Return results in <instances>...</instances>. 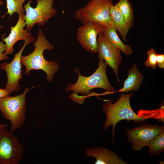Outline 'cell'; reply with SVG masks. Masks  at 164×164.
I'll return each instance as SVG.
<instances>
[{
  "label": "cell",
  "mask_w": 164,
  "mask_h": 164,
  "mask_svg": "<svg viewBox=\"0 0 164 164\" xmlns=\"http://www.w3.org/2000/svg\"><path fill=\"white\" fill-rule=\"evenodd\" d=\"M33 45L35 47L33 51L27 55L21 57V64L26 68L24 73L27 75L32 70H41L46 73L47 80L52 82L54 74L58 71L59 65L56 62L46 60L43 52L46 50H52L54 46L46 39L40 28L38 29L36 39Z\"/></svg>",
  "instance_id": "1"
},
{
  "label": "cell",
  "mask_w": 164,
  "mask_h": 164,
  "mask_svg": "<svg viewBox=\"0 0 164 164\" xmlns=\"http://www.w3.org/2000/svg\"><path fill=\"white\" fill-rule=\"evenodd\" d=\"M98 67L91 75L85 77L82 75L77 68L74 71L78 73L77 82L74 84L70 82L65 89L67 92L72 91L76 94H80L84 96L90 95V91L95 88H102L110 92H114L116 89L110 83L106 72L108 65L104 60L99 59Z\"/></svg>",
  "instance_id": "2"
},
{
  "label": "cell",
  "mask_w": 164,
  "mask_h": 164,
  "mask_svg": "<svg viewBox=\"0 0 164 164\" xmlns=\"http://www.w3.org/2000/svg\"><path fill=\"white\" fill-rule=\"evenodd\" d=\"M133 93L132 92L128 94L123 93L119 99L114 103L107 101L102 105L103 111L107 115L103 129L106 130L112 125V136L113 139L115 127L120 121L133 120L138 121L145 119L144 118L136 114L132 108L130 101Z\"/></svg>",
  "instance_id": "3"
},
{
  "label": "cell",
  "mask_w": 164,
  "mask_h": 164,
  "mask_svg": "<svg viewBox=\"0 0 164 164\" xmlns=\"http://www.w3.org/2000/svg\"><path fill=\"white\" fill-rule=\"evenodd\" d=\"M34 88L26 87L22 94L15 96H5L0 98V112L2 117L11 123L10 132L13 133L22 127L26 118V96Z\"/></svg>",
  "instance_id": "4"
},
{
  "label": "cell",
  "mask_w": 164,
  "mask_h": 164,
  "mask_svg": "<svg viewBox=\"0 0 164 164\" xmlns=\"http://www.w3.org/2000/svg\"><path fill=\"white\" fill-rule=\"evenodd\" d=\"M113 4L112 0H90L76 11L75 16L83 24L94 22L108 27L112 24L110 9Z\"/></svg>",
  "instance_id": "5"
},
{
  "label": "cell",
  "mask_w": 164,
  "mask_h": 164,
  "mask_svg": "<svg viewBox=\"0 0 164 164\" xmlns=\"http://www.w3.org/2000/svg\"><path fill=\"white\" fill-rule=\"evenodd\" d=\"M37 5L34 8L30 5L32 0H28L23 8L26 29L30 32L36 24L44 26L51 18L54 16L57 10L53 7L54 0H35Z\"/></svg>",
  "instance_id": "6"
},
{
  "label": "cell",
  "mask_w": 164,
  "mask_h": 164,
  "mask_svg": "<svg viewBox=\"0 0 164 164\" xmlns=\"http://www.w3.org/2000/svg\"><path fill=\"white\" fill-rule=\"evenodd\" d=\"M7 128L0 129V164H19L23 159L24 146Z\"/></svg>",
  "instance_id": "7"
},
{
  "label": "cell",
  "mask_w": 164,
  "mask_h": 164,
  "mask_svg": "<svg viewBox=\"0 0 164 164\" xmlns=\"http://www.w3.org/2000/svg\"><path fill=\"white\" fill-rule=\"evenodd\" d=\"M35 40L31 35L24 41V44L19 52L15 54L14 57L10 63L5 61L0 64V69L5 70L7 77V83L5 89L10 94L13 91L17 92L21 89L19 83L22 78L21 58L22 52L26 46Z\"/></svg>",
  "instance_id": "8"
},
{
  "label": "cell",
  "mask_w": 164,
  "mask_h": 164,
  "mask_svg": "<svg viewBox=\"0 0 164 164\" xmlns=\"http://www.w3.org/2000/svg\"><path fill=\"white\" fill-rule=\"evenodd\" d=\"M163 132L164 126L145 124L127 129L126 135L132 149L137 151L147 146L154 138Z\"/></svg>",
  "instance_id": "9"
},
{
  "label": "cell",
  "mask_w": 164,
  "mask_h": 164,
  "mask_svg": "<svg viewBox=\"0 0 164 164\" xmlns=\"http://www.w3.org/2000/svg\"><path fill=\"white\" fill-rule=\"evenodd\" d=\"M97 42L98 47V59L104 60L112 68L117 81L119 83L118 70L122 59L120 50L110 42L103 32L99 34Z\"/></svg>",
  "instance_id": "10"
},
{
  "label": "cell",
  "mask_w": 164,
  "mask_h": 164,
  "mask_svg": "<svg viewBox=\"0 0 164 164\" xmlns=\"http://www.w3.org/2000/svg\"><path fill=\"white\" fill-rule=\"evenodd\" d=\"M105 27L97 22H91L83 24L77 30V38L81 46L87 51L95 54L98 53L97 38Z\"/></svg>",
  "instance_id": "11"
},
{
  "label": "cell",
  "mask_w": 164,
  "mask_h": 164,
  "mask_svg": "<svg viewBox=\"0 0 164 164\" xmlns=\"http://www.w3.org/2000/svg\"><path fill=\"white\" fill-rule=\"evenodd\" d=\"M19 15L15 25L10 28L11 31L9 35L5 38V34H3L2 36V41L7 46L5 53L8 55L12 54L14 52V46L15 43L20 40L24 41L31 35L30 32L24 29L26 26L24 14Z\"/></svg>",
  "instance_id": "12"
},
{
  "label": "cell",
  "mask_w": 164,
  "mask_h": 164,
  "mask_svg": "<svg viewBox=\"0 0 164 164\" xmlns=\"http://www.w3.org/2000/svg\"><path fill=\"white\" fill-rule=\"evenodd\" d=\"M85 153L87 156H92L96 159L95 164H127L114 151L103 147L87 149Z\"/></svg>",
  "instance_id": "13"
},
{
  "label": "cell",
  "mask_w": 164,
  "mask_h": 164,
  "mask_svg": "<svg viewBox=\"0 0 164 164\" xmlns=\"http://www.w3.org/2000/svg\"><path fill=\"white\" fill-rule=\"evenodd\" d=\"M127 75L123 87L118 91L124 92L137 91L140 88L144 77L136 64H133L131 68L128 70Z\"/></svg>",
  "instance_id": "14"
},
{
  "label": "cell",
  "mask_w": 164,
  "mask_h": 164,
  "mask_svg": "<svg viewBox=\"0 0 164 164\" xmlns=\"http://www.w3.org/2000/svg\"><path fill=\"white\" fill-rule=\"evenodd\" d=\"M110 13L112 24L119 32L123 39L126 41L128 32L130 28L115 5L113 4L111 6Z\"/></svg>",
  "instance_id": "15"
},
{
  "label": "cell",
  "mask_w": 164,
  "mask_h": 164,
  "mask_svg": "<svg viewBox=\"0 0 164 164\" xmlns=\"http://www.w3.org/2000/svg\"><path fill=\"white\" fill-rule=\"evenodd\" d=\"M117 30L112 25L108 27H105L103 32L106 38L113 44L119 48L121 51L126 55H129L133 52L131 47L125 44L118 36Z\"/></svg>",
  "instance_id": "16"
},
{
  "label": "cell",
  "mask_w": 164,
  "mask_h": 164,
  "mask_svg": "<svg viewBox=\"0 0 164 164\" xmlns=\"http://www.w3.org/2000/svg\"><path fill=\"white\" fill-rule=\"evenodd\" d=\"M130 28L133 27L134 15L133 8L129 0H119L115 4Z\"/></svg>",
  "instance_id": "17"
},
{
  "label": "cell",
  "mask_w": 164,
  "mask_h": 164,
  "mask_svg": "<svg viewBox=\"0 0 164 164\" xmlns=\"http://www.w3.org/2000/svg\"><path fill=\"white\" fill-rule=\"evenodd\" d=\"M26 0H6L7 11L2 17L7 14H9L11 17L14 13L19 15L24 14L25 10L23 5Z\"/></svg>",
  "instance_id": "18"
},
{
  "label": "cell",
  "mask_w": 164,
  "mask_h": 164,
  "mask_svg": "<svg viewBox=\"0 0 164 164\" xmlns=\"http://www.w3.org/2000/svg\"><path fill=\"white\" fill-rule=\"evenodd\" d=\"M151 155H158L164 149V132L157 135L147 146Z\"/></svg>",
  "instance_id": "19"
},
{
  "label": "cell",
  "mask_w": 164,
  "mask_h": 164,
  "mask_svg": "<svg viewBox=\"0 0 164 164\" xmlns=\"http://www.w3.org/2000/svg\"><path fill=\"white\" fill-rule=\"evenodd\" d=\"M157 54L156 50L152 48L148 50L147 52V59L145 62V64L147 67H151L154 70L157 67L156 64Z\"/></svg>",
  "instance_id": "20"
},
{
  "label": "cell",
  "mask_w": 164,
  "mask_h": 164,
  "mask_svg": "<svg viewBox=\"0 0 164 164\" xmlns=\"http://www.w3.org/2000/svg\"><path fill=\"white\" fill-rule=\"evenodd\" d=\"M3 28V25H0V29ZM3 42V41L0 42V61L6 60L9 58L8 55L5 53L7 49V46Z\"/></svg>",
  "instance_id": "21"
},
{
  "label": "cell",
  "mask_w": 164,
  "mask_h": 164,
  "mask_svg": "<svg viewBox=\"0 0 164 164\" xmlns=\"http://www.w3.org/2000/svg\"><path fill=\"white\" fill-rule=\"evenodd\" d=\"M156 64L159 68L164 69V55L163 54H157L156 56Z\"/></svg>",
  "instance_id": "22"
},
{
  "label": "cell",
  "mask_w": 164,
  "mask_h": 164,
  "mask_svg": "<svg viewBox=\"0 0 164 164\" xmlns=\"http://www.w3.org/2000/svg\"><path fill=\"white\" fill-rule=\"evenodd\" d=\"M10 94L5 88H0V98Z\"/></svg>",
  "instance_id": "23"
},
{
  "label": "cell",
  "mask_w": 164,
  "mask_h": 164,
  "mask_svg": "<svg viewBox=\"0 0 164 164\" xmlns=\"http://www.w3.org/2000/svg\"><path fill=\"white\" fill-rule=\"evenodd\" d=\"M8 125L4 123H0V129L4 128H6L8 127Z\"/></svg>",
  "instance_id": "24"
},
{
  "label": "cell",
  "mask_w": 164,
  "mask_h": 164,
  "mask_svg": "<svg viewBox=\"0 0 164 164\" xmlns=\"http://www.w3.org/2000/svg\"><path fill=\"white\" fill-rule=\"evenodd\" d=\"M3 4V2L2 1L0 0V6L2 5Z\"/></svg>",
  "instance_id": "25"
}]
</instances>
